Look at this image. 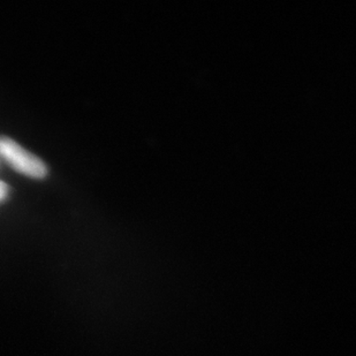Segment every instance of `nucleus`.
<instances>
[{"label": "nucleus", "instance_id": "1", "mask_svg": "<svg viewBox=\"0 0 356 356\" xmlns=\"http://www.w3.org/2000/svg\"><path fill=\"white\" fill-rule=\"evenodd\" d=\"M0 156L22 175L35 179L47 175V166L43 161L10 138H0Z\"/></svg>", "mask_w": 356, "mask_h": 356}, {"label": "nucleus", "instance_id": "2", "mask_svg": "<svg viewBox=\"0 0 356 356\" xmlns=\"http://www.w3.org/2000/svg\"><path fill=\"white\" fill-rule=\"evenodd\" d=\"M7 194H8V187L6 184L0 181V202H3L7 197Z\"/></svg>", "mask_w": 356, "mask_h": 356}]
</instances>
